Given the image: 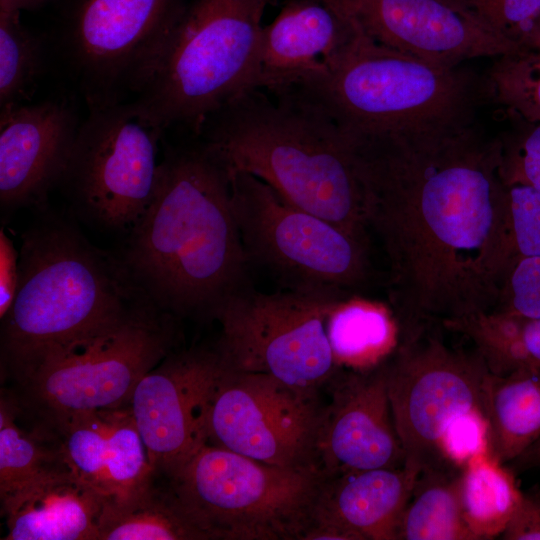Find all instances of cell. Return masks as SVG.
I'll list each match as a JSON object with an SVG mask.
<instances>
[{
    "label": "cell",
    "instance_id": "cell-1",
    "mask_svg": "<svg viewBox=\"0 0 540 540\" xmlns=\"http://www.w3.org/2000/svg\"><path fill=\"white\" fill-rule=\"evenodd\" d=\"M369 236L383 251L398 338L495 309L506 278L500 143L475 122L405 133L345 131Z\"/></svg>",
    "mask_w": 540,
    "mask_h": 540
},
{
    "label": "cell",
    "instance_id": "cell-2",
    "mask_svg": "<svg viewBox=\"0 0 540 540\" xmlns=\"http://www.w3.org/2000/svg\"><path fill=\"white\" fill-rule=\"evenodd\" d=\"M117 256L135 285L179 320H215L253 286L230 177L199 138L165 148L152 199Z\"/></svg>",
    "mask_w": 540,
    "mask_h": 540
},
{
    "label": "cell",
    "instance_id": "cell-3",
    "mask_svg": "<svg viewBox=\"0 0 540 540\" xmlns=\"http://www.w3.org/2000/svg\"><path fill=\"white\" fill-rule=\"evenodd\" d=\"M197 137L229 176L253 175L290 204L371 245L349 139L312 103L252 89L210 115Z\"/></svg>",
    "mask_w": 540,
    "mask_h": 540
},
{
    "label": "cell",
    "instance_id": "cell-4",
    "mask_svg": "<svg viewBox=\"0 0 540 540\" xmlns=\"http://www.w3.org/2000/svg\"><path fill=\"white\" fill-rule=\"evenodd\" d=\"M22 234L19 284L1 319V359L21 381L47 357L121 323L147 297L119 257L45 207Z\"/></svg>",
    "mask_w": 540,
    "mask_h": 540
},
{
    "label": "cell",
    "instance_id": "cell-5",
    "mask_svg": "<svg viewBox=\"0 0 540 540\" xmlns=\"http://www.w3.org/2000/svg\"><path fill=\"white\" fill-rule=\"evenodd\" d=\"M286 92L358 134L465 127L491 100L487 77L463 64L430 63L378 44L362 31L332 71Z\"/></svg>",
    "mask_w": 540,
    "mask_h": 540
},
{
    "label": "cell",
    "instance_id": "cell-6",
    "mask_svg": "<svg viewBox=\"0 0 540 540\" xmlns=\"http://www.w3.org/2000/svg\"><path fill=\"white\" fill-rule=\"evenodd\" d=\"M270 0H193L151 73L127 104L144 124L196 136L207 118L252 90L262 17Z\"/></svg>",
    "mask_w": 540,
    "mask_h": 540
},
{
    "label": "cell",
    "instance_id": "cell-7",
    "mask_svg": "<svg viewBox=\"0 0 540 540\" xmlns=\"http://www.w3.org/2000/svg\"><path fill=\"white\" fill-rule=\"evenodd\" d=\"M168 479L205 540H302L323 475L206 441Z\"/></svg>",
    "mask_w": 540,
    "mask_h": 540
},
{
    "label": "cell",
    "instance_id": "cell-8",
    "mask_svg": "<svg viewBox=\"0 0 540 540\" xmlns=\"http://www.w3.org/2000/svg\"><path fill=\"white\" fill-rule=\"evenodd\" d=\"M231 204L249 264L284 289L361 296L375 286L369 244L284 200L247 173L230 175Z\"/></svg>",
    "mask_w": 540,
    "mask_h": 540
},
{
    "label": "cell",
    "instance_id": "cell-9",
    "mask_svg": "<svg viewBox=\"0 0 540 540\" xmlns=\"http://www.w3.org/2000/svg\"><path fill=\"white\" fill-rule=\"evenodd\" d=\"M179 319L148 297L112 329L44 359L20 382L47 421L128 404L180 338Z\"/></svg>",
    "mask_w": 540,
    "mask_h": 540
},
{
    "label": "cell",
    "instance_id": "cell-10",
    "mask_svg": "<svg viewBox=\"0 0 540 540\" xmlns=\"http://www.w3.org/2000/svg\"><path fill=\"white\" fill-rule=\"evenodd\" d=\"M341 300L288 289L264 293L252 286L216 313L221 333L215 346L228 369L270 375L318 393L342 369L326 331L327 317Z\"/></svg>",
    "mask_w": 540,
    "mask_h": 540
},
{
    "label": "cell",
    "instance_id": "cell-11",
    "mask_svg": "<svg viewBox=\"0 0 540 540\" xmlns=\"http://www.w3.org/2000/svg\"><path fill=\"white\" fill-rule=\"evenodd\" d=\"M162 132L141 122L127 102L89 110L59 185L75 215L127 234L154 194Z\"/></svg>",
    "mask_w": 540,
    "mask_h": 540
},
{
    "label": "cell",
    "instance_id": "cell-12",
    "mask_svg": "<svg viewBox=\"0 0 540 540\" xmlns=\"http://www.w3.org/2000/svg\"><path fill=\"white\" fill-rule=\"evenodd\" d=\"M181 0H80L60 48L89 110L124 103L151 73Z\"/></svg>",
    "mask_w": 540,
    "mask_h": 540
},
{
    "label": "cell",
    "instance_id": "cell-13",
    "mask_svg": "<svg viewBox=\"0 0 540 540\" xmlns=\"http://www.w3.org/2000/svg\"><path fill=\"white\" fill-rule=\"evenodd\" d=\"M384 361L404 468L417 477L444 457L440 439L456 417L474 410L484 414L483 385L489 371L475 349L448 346L439 328L398 338Z\"/></svg>",
    "mask_w": 540,
    "mask_h": 540
},
{
    "label": "cell",
    "instance_id": "cell-14",
    "mask_svg": "<svg viewBox=\"0 0 540 540\" xmlns=\"http://www.w3.org/2000/svg\"><path fill=\"white\" fill-rule=\"evenodd\" d=\"M321 409L318 393L224 365L209 403L207 442L266 464L318 471Z\"/></svg>",
    "mask_w": 540,
    "mask_h": 540
},
{
    "label": "cell",
    "instance_id": "cell-15",
    "mask_svg": "<svg viewBox=\"0 0 540 540\" xmlns=\"http://www.w3.org/2000/svg\"><path fill=\"white\" fill-rule=\"evenodd\" d=\"M223 361L213 348L173 351L137 383L128 406L157 474L169 478L207 441V413Z\"/></svg>",
    "mask_w": 540,
    "mask_h": 540
},
{
    "label": "cell",
    "instance_id": "cell-16",
    "mask_svg": "<svg viewBox=\"0 0 540 540\" xmlns=\"http://www.w3.org/2000/svg\"><path fill=\"white\" fill-rule=\"evenodd\" d=\"M315 441L316 469L324 476L402 468L405 453L395 427L385 361L340 369L326 385Z\"/></svg>",
    "mask_w": 540,
    "mask_h": 540
},
{
    "label": "cell",
    "instance_id": "cell-17",
    "mask_svg": "<svg viewBox=\"0 0 540 540\" xmlns=\"http://www.w3.org/2000/svg\"><path fill=\"white\" fill-rule=\"evenodd\" d=\"M378 44L430 63L456 66L517 48L442 0H330Z\"/></svg>",
    "mask_w": 540,
    "mask_h": 540
},
{
    "label": "cell",
    "instance_id": "cell-18",
    "mask_svg": "<svg viewBox=\"0 0 540 540\" xmlns=\"http://www.w3.org/2000/svg\"><path fill=\"white\" fill-rule=\"evenodd\" d=\"M66 102L46 100L0 110L2 214L47 207L59 188L80 127Z\"/></svg>",
    "mask_w": 540,
    "mask_h": 540
},
{
    "label": "cell",
    "instance_id": "cell-19",
    "mask_svg": "<svg viewBox=\"0 0 540 540\" xmlns=\"http://www.w3.org/2000/svg\"><path fill=\"white\" fill-rule=\"evenodd\" d=\"M360 33L330 0H289L263 26L253 89L279 94L329 73Z\"/></svg>",
    "mask_w": 540,
    "mask_h": 540
},
{
    "label": "cell",
    "instance_id": "cell-20",
    "mask_svg": "<svg viewBox=\"0 0 540 540\" xmlns=\"http://www.w3.org/2000/svg\"><path fill=\"white\" fill-rule=\"evenodd\" d=\"M416 478L404 467L323 476L302 540H398Z\"/></svg>",
    "mask_w": 540,
    "mask_h": 540
},
{
    "label": "cell",
    "instance_id": "cell-21",
    "mask_svg": "<svg viewBox=\"0 0 540 540\" xmlns=\"http://www.w3.org/2000/svg\"><path fill=\"white\" fill-rule=\"evenodd\" d=\"M107 499L63 462L1 497L5 540H98Z\"/></svg>",
    "mask_w": 540,
    "mask_h": 540
},
{
    "label": "cell",
    "instance_id": "cell-22",
    "mask_svg": "<svg viewBox=\"0 0 540 540\" xmlns=\"http://www.w3.org/2000/svg\"><path fill=\"white\" fill-rule=\"evenodd\" d=\"M487 454L509 464L540 437V369L488 372L483 385Z\"/></svg>",
    "mask_w": 540,
    "mask_h": 540
},
{
    "label": "cell",
    "instance_id": "cell-23",
    "mask_svg": "<svg viewBox=\"0 0 540 540\" xmlns=\"http://www.w3.org/2000/svg\"><path fill=\"white\" fill-rule=\"evenodd\" d=\"M463 467L441 457L419 472L401 519L398 540H477L463 516Z\"/></svg>",
    "mask_w": 540,
    "mask_h": 540
},
{
    "label": "cell",
    "instance_id": "cell-24",
    "mask_svg": "<svg viewBox=\"0 0 540 540\" xmlns=\"http://www.w3.org/2000/svg\"><path fill=\"white\" fill-rule=\"evenodd\" d=\"M155 478L124 499L105 501L98 540H205L170 485L158 487Z\"/></svg>",
    "mask_w": 540,
    "mask_h": 540
},
{
    "label": "cell",
    "instance_id": "cell-25",
    "mask_svg": "<svg viewBox=\"0 0 540 540\" xmlns=\"http://www.w3.org/2000/svg\"><path fill=\"white\" fill-rule=\"evenodd\" d=\"M326 331L335 363L345 369L379 364L398 341L391 309L361 296L339 301L327 317Z\"/></svg>",
    "mask_w": 540,
    "mask_h": 540
},
{
    "label": "cell",
    "instance_id": "cell-26",
    "mask_svg": "<svg viewBox=\"0 0 540 540\" xmlns=\"http://www.w3.org/2000/svg\"><path fill=\"white\" fill-rule=\"evenodd\" d=\"M522 491L514 473L480 454L463 467L460 497L464 519L477 540L501 535L514 512Z\"/></svg>",
    "mask_w": 540,
    "mask_h": 540
},
{
    "label": "cell",
    "instance_id": "cell-27",
    "mask_svg": "<svg viewBox=\"0 0 540 540\" xmlns=\"http://www.w3.org/2000/svg\"><path fill=\"white\" fill-rule=\"evenodd\" d=\"M20 14L0 10V110L30 98L46 66L47 44Z\"/></svg>",
    "mask_w": 540,
    "mask_h": 540
},
{
    "label": "cell",
    "instance_id": "cell-28",
    "mask_svg": "<svg viewBox=\"0 0 540 540\" xmlns=\"http://www.w3.org/2000/svg\"><path fill=\"white\" fill-rule=\"evenodd\" d=\"M156 472L127 405L107 411L105 494L121 500L149 484Z\"/></svg>",
    "mask_w": 540,
    "mask_h": 540
},
{
    "label": "cell",
    "instance_id": "cell-29",
    "mask_svg": "<svg viewBox=\"0 0 540 540\" xmlns=\"http://www.w3.org/2000/svg\"><path fill=\"white\" fill-rule=\"evenodd\" d=\"M107 411L77 413L50 422L65 466L105 498Z\"/></svg>",
    "mask_w": 540,
    "mask_h": 540
},
{
    "label": "cell",
    "instance_id": "cell-30",
    "mask_svg": "<svg viewBox=\"0 0 540 540\" xmlns=\"http://www.w3.org/2000/svg\"><path fill=\"white\" fill-rule=\"evenodd\" d=\"M487 80L491 100L507 113L540 123V47L524 46L496 57Z\"/></svg>",
    "mask_w": 540,
    "mask_h": 540
},
{
    "label": "cell",
    "instance_id": "cell-31",
    "mask_svg": "<svg viewBox=\"0 0 540 540\" xmlns=\"http://www.w3.org/2000/svg\"><path fill=\"white\" fill-rule=\"evenodd\" d=\"M63 462L57 446L48 448L16 424V406L1 397L0 495L15 491L44 471Z\"/></svg>",
    "mask_w": 540,
    "mask_h": 540
},
{
    "label": "cell",
    "instance_id": "cell-32",
    "mask_svg": "<svg viewBox=\"0 0 540 540\" xmlns=\"http://www.w3.org/2000/svg\"><path fill=\"white\" fill-rule=\"evenodd\" d=\"M538 256H540V191L524 185L506 186L503 241L506 277L520 260Z\"/></svg>",
    "mask_w": 540,
    "mask_h": 540
},
{
    "label": "cell",
    "instance_id": "cell-33",
    "mask_svg": "<svg viewBox=\"0 0 540 540\" xmlns=\"http://www.w3.org/2000/svg\"><path fill=\"white\" fill-rule=\"evenodd\" d=\"M517 48L525 46L540 17V0H442Z\"/></svg>",
    "mask_w": 540,
    "mask_h": 540
},
{
    "label": "cell",
    "instance_id": "cell-34",
    "mask_svg": "<svg viewBox=\"0 0 540 540\" xmlns=\"http://www.w3.org/2000/svg\"><path fill=\"white\" fill-rule=\"evenodd\" d=\"M509 127L498 136V173L506 186L524 185L540 191V123L507 113Z\"/></svg>",
    "mask_w": 540,
    "mask_h": 540
},
{
    "label": "cell",
    "instance_id": "cell-35",
    "mask_svg": "<svg viewBox=\"0 0 540 540\" xmlns=\"http://www.w3.org/2000/svg\"><path fill=\"white\" fill-rule=\"evenodd\" d=\"M494 310L540 319V256L524 258L512 267Z\"/></svg>",
    "mask_w": 540,
    "mask_h": 540
},
{
    "label": "cell",
    "instance_id": "cell-36",
    "mask_svg": "<svg viewBox=\"0 0 540 540\" xmlns=\"http://www.w3.org/2000/svg\"><path fill=\"white\" fill-rule=\"evenodd\" d=\"M439 448L445 458L460 466L487 453V423L483 412L474 410L456 417L444 431Z\"/></svg>",
    "mask_w": 540,
    "mask_h": 540
},
{
    "label": "cell",
    "instance_id": "cell-37",
    "mask_svg": "<svg viewBox=\"0 0 540 540\" xmlns=\"http://www.w3.org/2000/svg\"><path fill=\"white\" fill-rule=\"evenodd\" d=\"M500 538L540 540V488L522 491L520 500Z\"/></svg>",
    "mask_w": 540,
    "mask_h": 540
},
{
    "label": "cell",
    "instance_id": "cell-38",
    "mask_svg": "<svg viewBox=\"0 0 540 540\" xmlns=\"http://www.w3.org/2000/svg\"><path fill=\"white\" fill-rule=\"evenodd\" d=\"M19 251L3 228L0 230V318L13 304L19 284Z\"/></svg>",
    "mask_w": 540,
    "mask_h": 540
},
{
    "label": "cell",
    "instance_id": "cell-39",
    "mask_svg": "<svg viewBox=\"0 0 540 540\" xmlns=\"http://www.w3.org/2000/svg\"><path fill=\"white\" fill-rule=\"evenodd\" d=\"M509 464L513 473L540 467V437Z\"/></svg>",
    "mask_w": 540,
    "mask_h": 540
},
{
    "label": "cell",
    "instance_id": "cell-40",
    "mask_svg": "<svg viewBox=\"0 0 540 540\" xmlns=\"http://www.w3.org/2000/svg\"><path fill=\"white\" fill-rule=\"evenodd\" d=\"M48 0H0V10L17 11L33 10L41 7Z\"/></svg>",
    "mask_w": 540,
    "mask_h": 540
},
{
    "label": "cell",
    "instance_id": "cell-41",
    "mask_svg": "<svg viewBox=\"0 0 540 540\" xmlns=\"http://www.w3.org/2000/svg\"><path fill=\"white\" fill-rule=\"evenodd\" d=\"M531 353L538 367H540V319L531 321Z\"/></svg>",
    "mask_w": 540,
    "mask_h": 540
},
{
    "label": "cell",
    "instance_id": "cell-42",
    "mask_svg": "<svg viewBox=\"0 0 540 540\" xmlns=\"http://www.w3.org/2000/svg\"><path fill=\"white\" fill-rule=\"evenodd\" d=\"M525 46L540 47V17L537 20L536 25L534 26Z\"/></svg>",
    "mask_w": 540,
    "mask_h": 540
}]
</instances>
